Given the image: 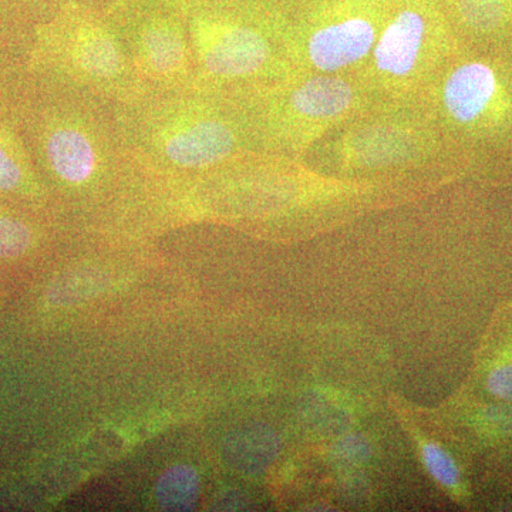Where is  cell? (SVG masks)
<instances>
[{"mask_svg":"<svg viewBox=\"0 0 512 512\" xmlns=\"http://www.w3.org/2000/svg\"><path fill=\"white\" fill-rule=\"evenodd\" d=\"M437 99L444 123L468 143L493 146L512 140V67L503 59H457L444 73Z\"/></svg>","mask_w":512,"mask_h":512,"instance_id":"1","label":"cell"},{"mask_svg":"<svg viewBox=\"0 0 512 512\" xmlns=\"http://www.w3.org/2000/svg\"><path fill=\"white\" fill-rule=\"evenodd\" d=\"M457 49L437 0H393L369 60L377 82L399 89L421 79Z\"/></svg>","mask_w":512,"mask_h":512,"instance_id":"2","label":"cell"},{"mask_svg":"<svg viewBox=\"0 0 512 512\" xmlns=\"http://www.w3.org/2000/svg\"><path fill=\"white\" fill-rule=\"evenodd\" d=\"M393 0H320L303 53L318 73L338 74L369 59Z\"/></svg>","mask_w":512,"mask_h":512,"instance_id":"3","label":"cell"},{"mask_svg":"<svg viewBox=\"0 0 512 512\" xmlns=\"http://www.w3.org/2000/svg\"><path fill=\"white\" fill-rule=\"evenodd\" d=\"M355 87L336 74L318 73L289 94V113L303 128L319 131L339 123L359 106Z\"/></svg>","mask_w":512,"mask_h":512,"instance_id":"4","label":"cell"},{"mask_svg":"<svg viewBox=\"0 0 512 512\" xmlns=\"http://www.w3.org/2000/svg\"><path fill=\"white\" fill-rule=\"evenodd\" d=\"M421 150V131L399 123H373L357 127L345 137L343 163L379 168L409 161Z\"/></svg>","mask_w":512,"mask_h":512,"instance_id":"5","label":"cell"},{"mask_svg":"<svg viewBox=\"0 0 512 512\" xmlns=\"http://www.w3.org/2000/svg\"><path fill=\"white\" fill-rule=\"evenodd\" d=\"M269 57V45L256 30L241 25H212L202 40V59L211 73L242 77L258 72Z\"/></svg>","mask_w":512,"mask_h":512,"instance_id":"6","label":"cell"},{"mask_svg":"<svg viewBox=\"0 0 512 512\" xmlns=\"http://www.w3.org/2000/svg\"><path fill=\"white\" fill-rule=\"evenodd\" d=\"M234 146V134L224 123L201 120L171 134L165 140L164 151L174 164L202 168L220 163Z\"/></svg>","mask_w":512,"mask_h":512,"instance_id":"7","label":"cell"},{"mask_svg":"<svg viewBox=\"0 0 512 512\" xmlns=\"http://www.w3.org/2000/svg\"><path fill=\"white\" fill-rule=\"evenodd\" d=\"M457 29L476 42L512 39V0H444Z\"/></svg>","mask_w":512,"mask_h":512,"instance_id":"8","label":"cell"},{"mask_svg":"<svg viewBox=\"0 0 512 512\" xmlns=\"http://www.w3.org/2000/svg\"><path fill=\"white\" fill-rule=\"evenodd\" d=\"M47 160L53 171L70 184H83L94 174L96 150L86 134L76 128H59L46 144Z\"/></svg>","mask_w":512,"mask_h":512,"instance_id":"9","label":"cell"},{"mask_svg":"<svg viewBox=\"0 0 512 512\" xmlns=\"http://www.w3.org/2000/svg\"><path fill=\"white\" fill-rule=\"evenodd\" d=\"M278 453V440L272 431L248 429L229 437L225 457L228 463L245 473L262 471Z\"/></svg>","mask_w":512,"mask_h":512,"instance_id":"10","label":"cell"},{"mask_svg":"<svg viewBox=\"0 0 512 512\" xmlns=\"http://www.w3.org/2000/svg\"><path fill=\"white\" fill-rule=\"evenodd\" d=\"M141 46L144 59L154 72L168 74L181 69L185 59L184 43L173 26L167 23L150 26L141 39Z\"/></svg>","mask_w":512,"mask_h":512,"instance_id":"11","label":"cell"},{"mask_svg":"<svg viewBox=\"0 0 512 512\" xmlns=\"http://www.w3.org/2000/svg\"><path fill=\"white\" fill-rule=\"evenodd\" d=\"M76 59L84 72L99 79L111 77L120 70L119 49L110 36L99 29L86 30L79 37Z\"/></svg>","mask_w":512,"mask_h":512,"instance_id":"12","label":"cell"},{"mask_svg":"<svg viewBox=\"0 0 512 512\" xmlns=\"http://www.w3.org/2000/svg\"><path fill=\"white\" fill-rule=\"evenodd\" d=\"M198 477L188 466L170 468L158 480V504L167 511H190L197 503Z\"/></svg>","mask_w":512,"mask_h":512,"instance_id":"13","label":"cell"},{"mask_svg":"<svg viewBox=\"0 0 512 512\" xmlns=\"http://www.w3.org/2000/svg\"><path fill=\"white\" fill-rule=\"evenodd\" d=\"M421 458L427 473L437 483L446 488H456L460 484V470L446 450L437 444L427 443L421 447Z\"/></svg>","mask_w":512,"mask_h":512,"instance_id":"14","label":"cell"},{"mask_svg":"<svg viewBox=\"0 0 512 512\" xmlns=\"http://www.w3.org/2000/svg\"><path fill=\"white\" fill-rule=\"evenodd\" d=\"M30 244L29 229L10 218H0V258L22 255Z\"/></svg>","mask_w":512,"mask_h":512,"instance_id":"15","label":"cell"},{"mask_svg":"<svg viewBox=\"0 0 512 512\" xmlns=\"http://www.w3.org/2000/svg\"><path fill=\"white\" fill-rule=\"evenodd\" d=\"M485 387L491 396L512 402V355L491 367L485 379Z\"/></svg>","mask_w":512,"mask_h":512,"instance_id":"16","label":"cell"},{"mask_svg":"<svg viewBox=\"0 0 512 512\" xmlns=\"http://www.w3.org/2000/svg\"><path fill=\"white\" fill-rule=\"evenodd\" d=\"M333 454L342 463L356 466V464H363L369 460L370 446L365 437L350 434V436L343 437L335 444Z\"/></svg>","mask_w":512,"mask_h":512,"instance_id":"17","label":"cell"},{"mask_svg":"<svg viewBox=\"0 0 512 512\" xmlns=\"http://www.w3.org/2000/svg\"><path fill=\"white\" fill-rule=\"evenodd\" d=\"M22 180V168L18 158L8 146L0 141V191H9L18 187Z\"/></svg>","mask_w":512,"mask_h":512,"instance_id":"18","label":"cell"}]
</instances>
